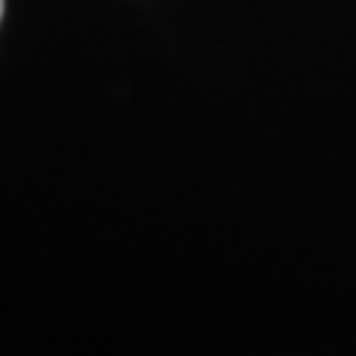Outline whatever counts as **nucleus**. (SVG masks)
I'll return each instance as SVG.
<instances>
[{
  "label": "nucleus",
  "mask_w": 356,
  "mask_h": 356,
  "mask_svg": "<svg viewBox=\"0 0 356 356\" xmlns=\"http://www.w3.org/2000/svg\"><path fill=\"white\" fill-rule=\"evenodd\" d=\"M0 19H3V0H0Z\"/></svg>",
  "instance_id": "1"
}]
</instances>
